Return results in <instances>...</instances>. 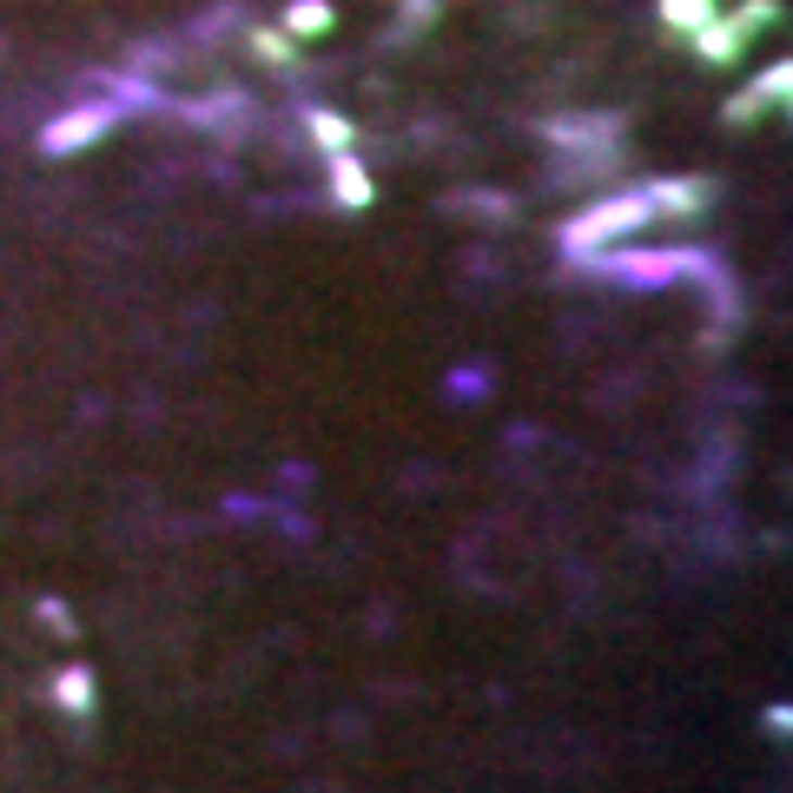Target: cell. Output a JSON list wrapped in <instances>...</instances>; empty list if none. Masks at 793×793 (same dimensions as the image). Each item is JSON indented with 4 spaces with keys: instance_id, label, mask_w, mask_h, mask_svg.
<instances>
[{
    "instance_id": "6da1fadb",
    "label": "cell",
    "mask_w": 793,
    "mask_h": 793,
    "mask_svg": "<svg viewBox=\"0 0 793 793\" xmlns=\"http://www.w3.org/2000/svg\"><path fill=\"white\" fill-rule=\"evenodd\" d=\"M655 225V205H649V186H634V192H615V199H602V205H589V212H576L563 231V259H595V252H608V246H621V238H634V231H649Z\"/></svg>"
},
{
    "instance_id": "7a4b0ae2",
    "label": "cell",
    "mask_w": 793,
    "mask_h": 793,
    "mask_svg": "<svg viewBox=\"0 0 793 793\" xmlns=\"http://www.w3.org/2000/svg\"><path fill=\"white\" fill-rule=\"evenodd\" d=\"M780 21V8L773 0H741L734 14H714V21H701L688 40H694V53L707 60V66H734L747 47H754V34H767Z\"/></svg>"
},
{
    "instance_id": "3957f363",
    "label": "cell",
    "mask_w": 793,
    "mask_h": 793,
    "mask_svg": "<svg viewBox=\"0 0 793 793\" xmlns=\"http://www.w3.org/2000/svg\"><path fill=\"white\" fill-rule=\"evenodd\" d=\"M649 205H655V218L701 225L714 205H721V186L714 179H662V186H649Z\"/></svg>"
},
{
    "instance_id": "277c9868",
    "label": "cell",
    "mask_w": 793,
    "mask_h": 793,
    "mask_svg": "<svg viewBox=\"0 0 793 793\" xmlns=\"http://www.w3.org/2000/svg\"><path fill=\"white\" fill-rule=\"evenodd\" d=\"M113 119H119V106H79V113H60V119L40 133V152H47V159H66V152H79V146L106 139Z\"/></svg>"
},
{
    "instance_id": "5b68a950",
    "label": "cell",
    "mask_w": 793,
    "mask_h": 793,
    "mask_svg": "<svg viewBox=\"0 0 793 793\" xmlns=\"http://www.w3.org/2000/svg\"><path fill=\"white\" fill-rule=\"evenodd\" d=\"M786 87H793V73H786V60H773L747 93H734V100H728V126H760V113H767V106H773V113L786 106Z\"/></svg>"
},
{
    "instance_id": "8992f818",
    "label": "cell",
    "mask_w": 793,
    "mask_h": 793,
    "mask_svg": "<svg viewBox=\"0 0 793 793\" xmlns=\"http://www.w3.org/2000/svg\"><path fill=\"white\" fill-rule=\"evenodd\" d=\"M331 199L338 205H351V212H364L370 199H377V186H370V173L357 166L351 152H331Z\"/></svg>"
},
{
    "instance_id": "52a82bcc",
    "label": "cell",
    "mask_w": 793,
    "mask_h": 793,
    "mask_svg": "<svg viewBox=\"0 0 793 793\" xmlns=\"http://www.w3.org/2000/svg\"><path fill=\"white\" fill-rule=\"evenodd\" d=\"M304 133H311L317 152H351V139H357V126L344 113H331V106H311L304 113Z\"/></svg>"
},
{
    "instance_id": "ba28073f",
    "label": "cell",
    "mask_w": 793,
    "mask_h": 793,
    "mask_svg": "<svg viewBox=\"0 0 793 793\" xmlns=\"http://www.w3.org/2000/svg\"><path fill=\"white\" fill-rule=\"evenodd\" d=\"M53 701H60L66 714H93V668H87V662H66L60 681H53Z\"/></svg>"
},
{
    "instance_id": "9c48e42d",
    "label": "cell",
    "mask_w": 793,
    "mask_h": 793,
    "mask_svg": "<svg viewBox=\"0 0 793 793\" xmlns=\"http://www.w3.org/2000/svg\"><path fill=\"white\" fill-rule=\"evenodd\" d=\"M278 27L291 40H317V34H331V8H325V0H291V8L278 14Z\"/></svg>"
},
{
    "instance_id": "30bf717a",
    "label": "cell",
    "mask_w": 793,
    "mask_h": 793,
    "mask_svg": "<svg viewBox=\"0 0 793 793\" xmlns=\"http://www.w3.org/2000/svg\"><path fill=\"white\" fill-rule=\"evenodd\" d=\"M252 53H259L272 73H298V47H291L285 27H259V34H252Z\"/></svg>"
},
{
    "instance_id": "8fae6325",
    "label": "cell",
    "mask_w": 793,
    "mask_h": 793,
    "mask_svg": "<svg viewBox=\"0 0 793 793\" xmlns=\"http://www.w3.org/2000/svg\"><path fill=\"white\" fill-rule=\"evenodd\" d=\"M714 8H721V0H662V21H668V34H694L701 21H714Z\"/></svg>"
},
{
    "instance_id": "7c38bea8",
    "label": "cell",
    "mask_w": 793,
    "mask_h": 793,
    "mask_svg": "<svg viewBox=\"0 0 793 793\" xmlns=\"http://www.w3.org/2000/svg\"><path fill=\"white\" fill-rule=\"evenodd\" d=\"M430 21H437V0H411V8H404V27H396L390 40H417Z\"/></svg>"
},
{
    "instance_id": "4fadbf2b",
    "label": "cell",
    "mask_w": 793,
    "mask_h": 793,
    "mask_svg": "<svg viewBox=\"0 0 793 793\" xmlns=\"http://www.w3.org/2000/svg\"><path fill=\"white\" fill-rule=\"evenodd\" d=\"M40 621L60 634V642H79V621L66 615V602H53V595H47V602H40Z\"/></svg>"
}]
</instances>
